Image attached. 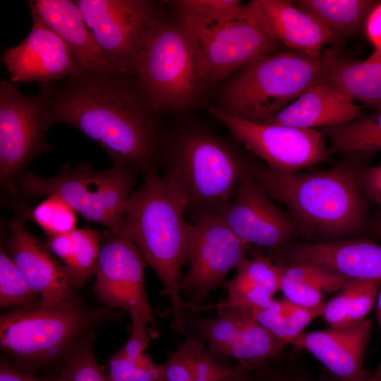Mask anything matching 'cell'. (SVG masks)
<instances>
[{
	"label": "cell",
	"instance_id": "obj_1",
	"mask_svg": "<svg viewBox=\"0 0 381 381\" xmlns=\"http://www.w3.org/2000/svg\"><path fill=\"white\" fill-rule=\"evenodd\" d=\"M54 121L99 144L114 164L155 169L159 141L154 112L131 75L85 70L50 85Z\"/></svg>",
	"mask_w": 381,
	"mask_h": 381
},
{
	"label": "cell",
	"instance_id": "obj_2",
	"mask_svg": "<svg viewBox=\"0 0 381 381\" xmlns=\"http://www.w3.org/2000/svg\"><path fill=\"white\" fill-rule=\"evenodd\" d=\"M357 154L319 171L281 172L252 164L250 171L272 200L286 206L304 236L347 239L362 231L367 218Z\"/></svg>",
	"mask_w": 381,
	"mask_h": 381
},
{
	"label": "cell",
	"instance_id": "obj_3",
	"mask_svg": "<svg viewBox=\"0 0 381 381\" xmlns=\"http://www.w3.org/2000/svg\"><path fill=\"white\" fill-rule=\"evenodd\" d=\"M117 309L87 304L72 290L61 302L8 310L0 316V346L18 368L58 374L75 353L94 344Z\"/></svg>",
	"mask_w": 381,
	"mask_h": 381
},
{
	"label": "cell",
	"instance_id": "obj_4",
	"mask_svg": "<svg viewBox=\"0 0 381 381\" xmlns=\"http://www.w3.org/2000/svg\"><path fill=\"white\" fill-rule=\"evenodd\" d=\"M144 174L140 187L132 191L124 214V226L147 265L164 286L172 311L171 327L186 334L181 296V267L188 260L191 224L184 218L186 204L178 190L156 169Z\"/></svg>",
	"mask_w": 381,
	"mask_h": 381
},
{
	"label": "cell",
	"instance_id": "obj_5",
	"mask_svg": "<svg viewBox=\"0 0 381 381\" xmlns=\"http://www.w3.org/2000/svg\"><path fill=\"white\" fill-rule=\"evenodd\" d=\"M162 160L164 177L181 193L194 222L223 214L252 164L230 144L200 129L178 135Z\"/></svg>",
	"mask_w": 381,
	"mask_h": 381
},
{
	"label": "cell",
	"instance_id": "obj_6",
	"mask_svg": "<svg viewBox=\"0 0 381 381\" xmlns=\"http://www.w3.org/2000/svg\"><path fill=\"white\" fill-rule=\"evenodd\" d=\"M325 58L315 61L294 51L267 55L238 71L220 92L224 112L262 123L321 80Z\"/></svg>",
	"mask_w": 381,
	"mask_h": 381
},
{
	"label": "cell",
	"instance_id": "obj_7",
	"mask_svg": "<svg viewBox=\"0 0 381 381\" xmlns=\"http://www.w3.org/2000/svg\"><path fill=\"white\" fill-rule=\"evenodd\" d=\"M131 75L154 112L193 103L200 85L191 42L177 17L164 18L156 9Z\"/></svg>",
	"mask_w": 381,
	"mask_h": 381
},
{
	"label": "cell",
	"instance_id": "obj_8",
	"mask_svg": "<svg viewBox=\"0 0 381 381\" xmlns=\"http://www.w3.org/2000/svg\"><path fill=\"white\" fill-rule=\"evenodd\" d=\"M142 171L135 167L114 164L102 171L89 162L65 165L56 176L42 178L24 171L17 181L18 195L31 199L56 195L86 220L109 230L125 229L124 214L132 188Z\"/></svg>",
	"mask_w": 381,
	"mask_h": 381
},
{
	"label": "cell",
	"instance_id": "obj_9",
	"mask_svg": "<svg viewBox=\"0 0 381 381\" xmlns=\"http://www.w3.org/2000/svg\"><path fill=\"white\" fill-rule=\"evenodd\" d=\"M190 37L199 85H213L281 45L257 22L243 15L219 22L176 16Z\"/></svg>",
	"mask_w": 381,
	"mask_h": 381
},
{
	"label": "cell",
	"instance_id": "obj_10",
	"mask_svg": "<svg viewBox=\"0 0 381 381\" xmlns=\"http://www.w3.org/2000/svg\"><path fill=\"white\" fill-rule=\"evenodd\" d=\"M50 85L41 87L36 95L28 96L11 80L0 83L1 186L14 195H18L17 181L25 166L51 149L45 138L54 123Z\"/></svg>",
	"mask_w": 381,
	"mask_h": 381
},
{
	"label": "cell",
	"instance_id": "obj_11",
	"mask_svg": "<svg viewBox=\"0 0 381 381\" xmlns=\"http://www.w3.org/2000/svg\"><path fill=\"white\" fill-rule=\"evenodd\" d=\"M146 265L126 229L102 233L92 293L102 306L126 311L131 330L146 331L157 324L145 287Z\"/></svg>",
	"mask_w": 381,
	"mask_h": 381
},
{
	"label": "cell",
	"instance_id": "obj_12",
	"mask_svg": "<svg viewBox=\"0 0 381 381\" xmlns=\"http://www.w3.org/2000/svg\"><path fill=\"white\" fill-rule=\"evenodd\" d=\"M209 111L228 128L236 141L272 170L301 171L329 158L322 133L315 129L253 123L215 107H210Z\"/></svg>",
	"mask_w": 381,
	"mask_h": 381
},
{
	"label": "cell",
	"instance_id": "obj_13",
	"mask_svg": "<svg viewBox=\"0 0 381 381\" xmlns=\"http://www.w3.org/2000/svg\"><path fill=\"white\" fill-rule=\"evenodd\" d=\"M248 251L249 245L238 238L220 216L196 219L189 237L190 267L181 282V292L188 299V310H201L205 297L248 258Z\"/></svg>",
	"mask_w": 381,
	"mask_h": 381
},
{
	"label": "cell",
	"instance_id": "obj_14",
	"mask_svg": "<svg viewBox=\"0 0 381 381\" xmlns=\"http://www.w3.org/2000/svg\"><path fill=\"white\" fill-rule=\"evenodd\" d=\"M88 28L113 70L131 67L156 11L149 0H77Z\"/></svg>",
	"mask_w": 381,
	"mask_h": 381
},
{
	"label": "cell",
	"instance_id": "obj_15",
	"mask_svg": "<svg viewBox=\"0 0 381 381\" xmlns=\"http://www.w3.org/2000/svg\"><path fill=\"white\" fill-rule=\"evenodd\" d=\"M215 308V318L184 314V319L217 359L236 358L251 370L261 369L267 361L282 356L284 346L252 317L235 308Z\"/></svg>",
	"mask_w": 381,
	"mask_h": 381
},
{
	"label": "cell",
	"instance_id": "obj_16",
	"mask_svg": "<svg viewBox=\"0 0 381 381\" xmlns=\"http://www.w3.org/2000/svg\"><path fill=\"white\" fill-rule=\"evenodd\" d=\"M251 166L241 179L232 202L220 217L244 243L274 252L304 234L292 216L278 207L253 178Z\"/></svg>",
	"mask_w": 381,
	"mask_h": 381
},
{
	"label": "cell",
	"instance_id": "obj_17",
	"mask_svg": "<svg viewBox=\"0 0 381 381\" xmlns=\"http://www.w3.org/2000/svg\"><path fill=\"white\" fill-rule=\"evenodd\" d=\"M32 19L28 35L1 56L10 80L35 81L42 87L83 71L60 37L37 18Z\"/></svg>",
	"mask_w": 381,
	"mask_h": 381
},
{
	"label": "cell",
	"instance_id": "obj_18",
	"mask_svg": "<svg viewBox=\"0 0 381 381\" xmlns=\"http://www.w3.org/2000/svg\"><path fill=\"white\" fill-rule=\"evenodd\" d=\"M270 256L282 265L307 263L349 279L381 281V245L368 239L291 243Z\"/></svg>",
	"mask_w": 381,
	"mask_h": 381
},
{
	"label": "cell",
	"instance_id": "obj_19",
	"mask_svg": "<svg viewBox=\"0 0 381 381\" xmlns=\"http://www.w3.org/2000/svg\"><path fill=\"white\" fill-rule=\"evenodd\" d=\"M247 17L291 51L320 61L323 47L337 39L310 14L289 0H252L244 4Z\"/></svg>",
	"mask_w": 381,
	"mask_h": 381
},
{
	"label": "cell",
	"instance_id": "obj_20",
	"mask_svg": "<svg viewBox=\"0 0 381 381\" xmlns=\"http://www.w3.org/2000/svg\"><path fill=\"white\" fill-rule=\"evenodd\" d=\"M372 331V321L303 332L293 342L311 353L335 377L336 381H358L366 376L363 356Z\"/></svg>",
	"mask_w": 381,
	"mask_h": 381
},
{
	"label": "cell",
	"instance_id": "obj_21",
	"mask_svg": "<svg viewBox=\"0 0 381 381\" xmlns=\"http://www.w3.org/2000/svg\"><path fill=\"white\" fill-rule=\"evenodd\" d=\"M8 229L6 249L30 288L40 295V303L52 306L63 301L74 289L64 265L26 229L23 219L10 220Z\"/></svg>",
	"mask_w": 381,
	"mask_h": 381
},
{
	"label": "cell",
	"instance_id": "obj_22",
	"mask_svg": "<svg viewBox=\"0 0 381 381\" xmlns=\"http://www.w3.org/2000/svg\"><path fill=\"white\" fill-rule=\"evenodd\" d=\"M28 2L32 18L42 21L60 37L83 70L95 73L114 71L98 47L75 1Z\"/></svg>",
	"mask_w": 381,
	"mask_h": 381
},
{
	"label": "cell",
	"instance_id": "obj_23",
	"mask_svg": "<svg viewBox=\"0 0 381 381\" xmlns=\"http://www.w3.org/2000/svg\"><path fill=\"white\" fill-rule=\"evenodd\" d=\"M361 116V107L351 98L320 80L265 123L315 129L340 126Z\"/></svg>",
	"mask_w": 381,
	"mask_h": 381
},
{
	"label": "cell",
	"instance_id": "obj_24",
	"mask_svg": "<svg viewBox=\"0 0 381 381\" xmlns=\"http://www.w3.org/2000/svg\"><path fill=\"white\" fill-rule=\"evenodd\" d=\"M164 381H250V370L238 363H222L207 348L205 341L193 333L169 354L163 364Z\"/></svg>",
	"mask_w": 381,
	"mask_h": 381
},
{
	"label": "cell",
	"instance_id": "obj_25",
	"mask_svg": "<svg viewBox=\"0 0 381 381\" xmlns=\"http://www.w3.org/2000/svg\"><path fill=\"white\" fill-rule=\"evenodd\" d=\"M284 267L269 256L246 258L236 268L233 279L224 286L226 298L215 307L264 308L280 290Z\"/></svg>",
	"mask_w": 381,
	"mask_h": 381
},
{
	"label": "cell",
	"instance_id": "obj_26",
	"mask_svg": "<svg viewBox=\"0 0 381 381\" xmlns=\"http://www.w3.org/2000/svg\"><path fill=\"white\" fill-rule=\"evenodd\" d=\"M338 50L324 54L325 70L321 81L340 90L353 101L381 109V53L374 52L363 61L340 59Z\"/></svg>",
	"mask_w": 381,
	"mask_h": 381
},
{
	"label": "cell",
	"instance_id": "obj_27",
	"mask_svg": "<svg viewBox=\"0 0 381 381\" xmlns=\"http://www.w3.org/2000/svg\"><path fill=\"white\" fill-rule=\"evenodd\" d=\"M284 267L280 290L285 298L305 307L323 303L326 294L339 291L350 280L311 264L296 263Z\"/></svg>",
	"mask_w": 381,
	"mask_h": 381
},
{
	"label": "cell",
	"instance_id": "obj_28",
	"mask_svg": "<svg viewBox=\"0 0 381 381\" xmlns=\"http://www.w3.org/2000/svg\"><path fill=\"white\" fill-rule=\"evenodd\" d=\"M379 2L375 0H296L293 4L310 14L338 42L357 35L368 16Z\"/></svg>",
	"mask_w": 381,
	"mask_h": 381
},
{
	"label": "cell",
	"instance_id": "obj_29",
	"mask_svg": "<svg viewBox=\"0 0 381 381\" xmlns=\"http://www.w3.org/2000/svg\"><path fill=\"white\" fill-rule=\"evenodd\" d=\"M325 303L315 307L295 304L286 298L273 300L264 308H238L271 332L283 345L293 344L304 328L322 315Z\"/></svg>",
	"mask_w": 381,
	"mask_h": 381
},
{
	"label": "cell",
	"instance_id": "obj_30",
	"mask_svg": "<svg viewBox=\"0 0 381 381\" xmlns=\"http://www.w3.org/2000/svg\"><path fill=\"white\" fill-rule=\"evenodd\" d=\"M380 281L350 279L325 303L322 316L329 327L341 328L365 319L377 301Z\"/></svg>",
	"mask_w": 381,
	"mask_h": 381
},
{
	"label": "cell",
	"instance_id": "obj_31",
	"mask_svg": "<svg viewBox=\"0 0 381 381\" xmlns=\"http://www.w3.org/2000/svg\"><path fill=\"white\" fill-rule=\"evenodd\" d=\"M102 233L86 226L70 234L58 258L64 263L74 289L82 288L95 274L101 246Z\"/></svg>",
	"mask_w": 381,
	"mask_h": 381
},
{
	"label": "cell",
	"instance_id": "obj_32",
	"mask_svg": "<svg viewBox=\"0 0 381 381\" xmlns=\"http://www.w3.org/2000/svg\"><path fill=\"white\" fill-rule=\"evenodd\" d=\"M330 141V154L381 150V109L346 123L323 128Z\"/></svg>",
	"mask_w": 381,
	"mask_h": 381
},
{
	"label": "cell",
	"instance_id": "obj_33",
	"mask_svg": "<svg viewBox=\"0 0 381 381\" xmlns=\"http://www.w3.org/2000/svg\"><path fill=\"white\" fill-rule=\"evenodd\" d=\"M40 302V295L33 291L15 262L1 246L0 252V307L16 309Z\"/></svg>",
	"mask_w": 381,
	"mask_h": 381
},
{
	"label": "cell",
	"instance_id": "obj_34",
	"mask_svg": "<svg viewBox=\"0 0 381 381\" xmlns=\"http://www.w3.org/2000/svg\"><path fill=\"white\" fill-rule=\"evenodd\" d=\"M30 217L48 237L71 233L76 229L75 210L64 200L49 195L30 212Z\"/></svg>",
	"mask_w": 381,
	"mask_h": 381
},
{
	"label": "cell",
	"instance_id": "obj_35",
	"mask_svg": "<svg viewBox=\"0 0 381 381\" xmlns=\"http://www.w3.org/2000/svg\"><path fill=\"white\" fill-rule=\"evenodd\" d=\"M173 3L177 16L200 21H223L244 13V4L238 0H179Z\"/></svg>",
	"mask_w": 381,
	"mask_h": 381
},
{
	"label": "cell",
	"instance_id": "obj_36",
	"mask_svg": "<svg viewBox=\"0 0 381 381\" xmlns=\"http://www.w3.org/2000/svg\"><path fill=\"white\" fill-rule=\"evenodd\" d=\"M109 381H164L163 365L153 362L148 354L131 361L116 353L109 360Z\"/></svg>",
	"mask_w": 381,
	"mask_h": 381
},
{
	"label": "cell",
	"instance_id": "obj_37",
	"mask_svg": "<svg viewBox=\"0 0 381 381\" xmlns=\"http://www.w3.org/2000/svg\"><path fill=\"white\" fill-rule=\"evenodd\" d=\"M61 381H109L97 363L94 344L75 353L61 367Z\"/></svg>",
	"mask_w": 381,
	"mask_h": 381
},
{
	"label": "cell",
	"instance_id": "obj_38",
	"mask_svg": "<svg viewBox=\"0 0 381 381\" xmlns=\"http://www.w3.org/2000/svg\"><path fill=\"white\" fill-rule=\"evenodd\" d=\"M0 381H61L59 373L37 376L15 366L8 357L0 361Z\"/></svg>",
	"mask_w": 381,
	"mask_h": 381
},
{
	"label": "cell",
	"instance_id": "obj_39",
	"mask_svg": "<svg viewBox=\"0 0 381 381\" xmlns=\"http://www.w3.org/2000/svg\"><path fill=\"white\" fill-rule=\"evenodd\" d=\"M361 185L365 197L381 205V164L362 170Z\"/></svg>",
	"mask_w": 381,
	"mask_h": 381
},
{
	"label": "cell",
	"instance_id": "obj_40",
	"mask_svg": "<svg viewBox=\"0 0 381 381\" xmlns=\"http://www.w3.org/2000/svg\"><path fill=\"white\" fill-rule=\"evenodd\" d=\"M151 336L147 332L131 331L126 344L118 353L131 361L140 359L144 354Z\"/></svg>",
	"mask_w": 381,
	"mask_h": 381
},
{
	"label": "cell",
	"instance_id": "obj_41",
	"mask_svg": "<svg viewBox=\"0 0 381 381\" xmlns=\"http://www.w3.org/2000/svg\"><path fill=\"white\" fill-rule=\"evenodd\" d=\"M364 30L368 39L375 48V51L381 53V1L368 16Z\"/></svg>",
	"mask_w": 381,
	"mask_h": 381
},
{
	"label": "cell",
	"instance_id": "obj_42",
	"mask_svg": "<svg viewBox=\"0 0 381 381\" xmlns=\"http://www.w3.org/2000/svg\"><path fill=\"white\" fill-rule=\"evenodd\" d=\"M262 377L267 379L268 381H315L306 378L301 377H291L288 376H277L274 375H271L270 373H265L262 372Z\"/></svg>",
	"mask_w": 381,
	"mask_h": 381
},
{
	"label": "cell",
	"instance_id": "obj_43",
	"mask_svg": "<svg viewBox=\"0 0 381 381\" xmlns=\"http://www.w3.org/2000/svg\"><path fill=\"white\" fill-rule=\"evenodd\" d=\"M377 318L381 331V281H380V288L377 298Z\"/></svg>",
	"mask_w": 381,
	"mask_h": 381
},
{
	"label": "cell",
	"instance_id": "obj_44",
	"mask_svg": "<svg viewBox=\"0 0 381 381\" xmlns=\"http://www.w3.org/2000/svg\"><path fill=\"white\" fill-rule=\"evenodd\" d=\"M373 229L376 235L381 238V214L374 220Z\"/></svg>",
	"mask_w": 381,
	"mask_h": 381
},
{
	"label": "cell",
	"instance_id": "obj_45",
	"mask_svg": "<svg viewBox=\"0 0 381 381\" xmlns=\"http://www.w3.org/2000/svg\"><path fill=\"white\" fill-rule=\"evenodd\" d=\"M358 381H381V377H374L371 375L370 377H365Z\"/></svg>",
	"mask_w": 381,
	"mask_h": 381
},
{
	"label": "cell",
	"instance_id": "obj_46",
	"mask_svg": "<svg viewBox=\"0 0 381 381\" xmlns=\"http://www.w3.org/2000/svg\"><path fill=\"white\" fill-rule=\"evenodd\" d=\"M372 376H374V377H381V363H380V365L377 366V368H376V370H375V372L373 373V374L372 375Z\"/></svg>",
	"mask_w": 381,
	"mask_h": 381
}]
</instances>
